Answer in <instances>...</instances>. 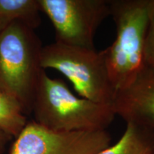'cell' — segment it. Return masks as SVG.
Instances as JSON below:
<instances>
[{
  "instance_id": "cell-10",
  "label": "cell",
  "mask_w": 154,
  "mask_h": 154,
  "mask_svg": "<svg viewBox=\"0 0 154 154\" xmlns=\"http://www.w3.org/2000/svg\"><path fill=\"white\" fill-rule=\"evenodd\" d=\"M26 116L14 98L0 91V130L16 138L27 124Z\"/></svg>"
},
{
  "instance_id": "cell-8",
  "label": "cell",
  "mask_w": 154,
  "mask_h": 154,
  "mask_svg": "<svg viewBox=\"0 0 154 154\" xmlns=\"http://www.w3.org/2000/svg\"><path fill=\"white\" fill-rule=\"evenodd\" d=\"M154 150V131L134 124H126L122 136L96 154H151Z\"/></svg>"
},
{
  "instance_id": "cell-12",
  "label": "cell",
  "mask_w": 154,
  "mask_h": 154,
  "mask_svg": "<svg viewBox=\"0 0 154 154\" xmlns=\"http://www.w3.org/2000/svg\"><path fill=\"white\" fill-rule=\"evenodd\" d=\"M11 139V136L0 130V154H2L5 152L6 146Z\"/></svg>"
},
{
  "instance_id": "cell-13",
  "label": "cell",
  "mask_w": 154,
  "mask_h": 154,
  "mask_svg": "<svg viewBox=\"0 0 154 154\" xmlns=\"http://www.w3.org/2000/svg\"><path fill=\"white\" fill-rule=\"evenodd\" d=\"M151 154H154V150H153V151H152V153H151Z\"/></svg>"
},
{
  "instance_id": "cell-14",
  "label": "cell",
  "mask_w": 154,
  "mask_h": 154,
  "mask_svg": "<svg viewBox=\"0 0 154 154\" xmlns=\"http://www.w3.org/2000/svg\"><path fill=\"white\" fill-rule=\"evenodd\" d=\"M153 9H154V0H153Z\"/></svg>"
},
{
  "instance_id": "cell-3",
  "label": "cell",
  "mask_w": 154,
  "mask_h": 154,
  "mask_svg": "<svg viewBox=\"0 0 154 154\" xmlns=\"http://www.w3.org/2000/svg\"><path fill=\"white\" fill-rule=\"evenodd\" d=\"M43 46L34 29L14 22L0 32V91L14 98L25 115L32 113Z\"/></svg>"
},
{
  "instance_id": "cell-5",
  "label": "cell",
  "mask_w": 154,
  "mask_h": 154,
  "mask_svg": "<svg viewBox=\"0 0 154 154\" xmlns=\"http://www.w3.org/2000/svg\"><path fill=\"white\" fill-rule=\"evenodd\" d=\"M55 31L56 42L95 49L97 29L110 16L109 0H38Z\"/></svg>"
},
{
  "instance_id": "cell-4",
  "label": "cell",
  "mask_w": 154,
  "mask_h": 154,
  "mask_svg": "<svg viewBox=\"0 0 154 154\" xmlns=\"http://www.w3.org/2000/svg\"><path fill=\"white\" fill-rule=\"evenodd\" d=\"M41 66L62 74L81 97L98 103L112 104L116 91L109 79L101 51L55 42L42 48Z\"/></svg>"
},
{
  "instance_id": "cell-9",
  "label": "cell",
  "mask_w": 154,
  "mask_h": 154,
  "mask_svg": "<svg viewBox=\"0 0 154 154\" xmlns=\"http://www.w3.org/2000/svg\"><path fill=\"white\" fill-rule=\"evenodd\" d=\"M38 0H0V32L14 22L35 29L41 24Z\"/></svg>"
},
{
  "instance_id": "cell-2",
  "label": "cell",
  "mask_w": 154,
  "mask_h": 154,
  "mask_svg": "<svg viewBox=\"0 0 154 154\" xmlns=\"http://www.w3.org/2000/svg\"><path fill=\"white\" fill-rule=\"evenodd\" d=\"M34 121L59 131H104L116 116L111 105L79 97L45 70L40 75L32 104Z\"/></svg>"
},
{
  "instance_id": "cell-1",
  "label": "cell",
  "mask_w": 154,
  "mask_h": 154,
  "mask_svg": "<svg viewBox=\"0 0 154 154\" xmlns=\"http://www.w3.org/2000/svg\"><path fill=\"white\" fill-rule=\"evenodd\" d=\"M153 0H109L114 42L101 51L116 91L130 85L145 67L144 44Z\"/></svg>"
},
{
  "instance_id": "cell-7",
  "label": "cell",
  "mask_w": 154,
  "mask_h": 154,
  "mask_svg": "<svg viewBox=\"0 0 154 154\" xmlns=\"http://www.w3.org/2000/svg\"><path fill=\"white\" fill-rule=\"evenodd\" d=\"M126 124L154 131V71L145 66L129 86L116 92L111 104Z\"/></svg>"
},
{
  "instance_id": "cell-11",
  "label": "cell",
  "mask_w": 154,
  "mask_h": 154,
  "mask_svg": "<svg viewBox=\"0 0 154 154\" xmlns=\"http://www.w3.org/2000/svg\"><path fill=\"white\" fill-rule=\"evenodd\" d=\"M143 57L145 66L154 71V9L153 4V11L151 20L146 34L145 44H144Z\"/></svg>"
},
{
  "instance_id": "cell-6",
  "label": "cell",
  "mask_w": 154,
  "mask_h": 154,
  "mask_svg": "<svg viewBox=\"0 0 154 154\" xmlns=\"http://www.w3.org/2000/svg\"><path fill=\"white\" fill-rule=\"evenodd\" d=\"M106 130L59 131L28 121L9 154H96L111 143Z\"/></svg>"
}]
</instances>
